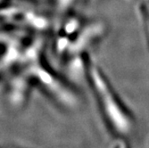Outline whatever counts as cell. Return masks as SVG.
Instances as JSON below:
<instances>
[{
	"instance_id": "cell-1",
	"label": "cell",
	"mask_w": 149,
	"mask_h": 148,
	"mask_svg": "<svg viewBox=\"0 0 149 148\" xmlns=\"http://www.w3.org/2000/svg\"><path fill=\"white\" fill-rule=\"evenodd\" d=\"M89 75L95 93L99 99L101 108L107 119V122L113 126L115 131L119 133L128 132L130 130L129 119L128 117L126 118V115L120 108L118 102L112 95L109 88L97 69L95 67L90 68Z\"/></svg>"
}]
</instances>
